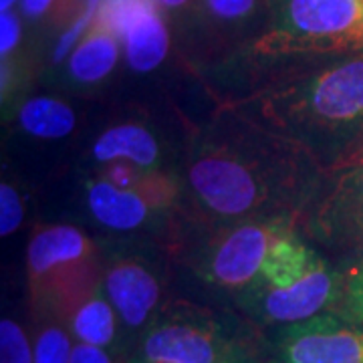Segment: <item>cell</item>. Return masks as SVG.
<instances>
[{"mask_svg": "<svg viewBox=\"0 0 363 363\" xmlns=\"http://www.w3.org/2000/svg\"><path fill=\"white\" fill-rule=\"evenodd\" d=\"M307 218V233L331 247L363 248V166L333 172Z\"/></svg>", "mask_w": 363, "mask_h": 363, "instance_id": "9c48e42d", "label": "cell"}, {"mask_svg": "<svg viewBox=\"0 0 363 363\" xmlns=\"http://www.w3.org/2000/svg\"><path fill=\"white\" fill-rule=\"evenodd\" d=\"M21 128L43 140L65 138L77 125L75 111L61 99L52 97H33L23 104L18 111Z\"/></svg>", "mask_w": 363, "mask_h": 363, "instance_id": "2e32d148", "label": "cell"}, {"mask_svg": "<svg viewBox=\"0 0 363 363\" xmlns=\"http://www.w3.org/2000/svg\"><path fill=\"white\" fill-rule=\"evenodd\" d=\"M289 220H262L233 224L220 234L198 267V274L210 285L245 291L259 279L272 242L291 230Z\"/></svg>", "mask_w": 363, "mask_h": 363, "instance_id": "52a82bcc", "label": "cell"}, {"mask_svg": "<svg viewBox=\"0 0 363 363\" xmlns=\"http://www.w3.org/2000/svg\"><path fill=\"white\" fill-rule=\"evenodd\" d=\"M142 169L133 188H119L104 176L91 178L85 186L87 206L95 220L111 230H135L150 220L156 210H164L152 196L143 190Z\"/></svg>", "mask_w": 363, "mask_h": 363, "instance_id": "8fae6325", "label": "cell"}, {"mask_svg": "<svg viewBox=\"0 0 363 363\" xmlns=\"http://www.w3.org/2000/svg\"><path fill=\"white\" fill-rule=\"evenodd\" d=\"M355 166H363V133L362 138L357 142L351 145L350 150L339 157L337 162L333 164L331 168V174L333 172H339V169H347V168H355Z\"/></svg>", "mask_w": 363, "mask_h": 363, "instance_id": "cb8c5ba5", "label": "cell"}, {"mask_svg": "<svg viewBox=\"0 0 363 363\" xmlns=\"http://www.w3.org/2000/svg\"><path fill=\"white\" fill-rule=\"evenodd\" d=\"M272 28L257 40L260 55L363 52L362 0H283Z\"/></svg>", "mask_w": 363, "mask_h": 363, "instance_id": "5b68a950", "label": "cell"}, {"mask_svg": "<svg viewBox=\"0 0 363 363\" xmlns=\"http://www.w3.org/2000/svg\"><path fill=\"white\" fill-rule=\"evenodd\" d=\"M267 363H283V362H267Z\"/></svg>", "mask_w": 363, "mask_h": 363, "instance_id": "f546056e", "label": "cell"}, {"mask_svg": "<svg viewBox=\"0 0 363 363\" xmlns=\"http://www.w3.org/2000/svg\"><path fill=\"white\" fill-rule=\"evenodd\" d=\"M339 298L337 269H331L293 228L272 242L259 279L240 291V303L262 323L291 325L333 311Z\"/></svg>", "mask_w": 363, "mask_h": 363, "instance_id": "3957f363", "label": "cell"}, {"mask_svg": "<svg viewBox=\"0 0 363 363\" xmlns=\"http://www.w3.org/2000/svg\"><path fill=\"white\" fill-rule=\"evenodd\" d=\"M18 40H21V21L13 11H6L0 14V52H2V57L13 52Z\"/></svg>", "mask_w": 363, "mask_h": 363, "instance_id": "7402d4cb", "label": "cell"}, {"mask_svg": "<svg viewBox=\"0 0 363 363\" xmlns=\"http://www.w3.org/2000/svg\"><path fill=\"white\" fill-rule=\"evenodd\" d=\"M119 40L123 43L125 59L133 71L147 73L164 63L169 51V33L164 18L157 13L156 2L145 6L123 28Z\"/></svg>", "mask_w": 363, "mask_h": 363, "instance_id": "7c38bea8", "label": "cell"}, {"mask_svg": "<svg viewBox=\"0 0 363 363\" xmlns=\"http://www.w3.org/2000/svg\"><path fill=\"white\" fill-rule=\"evenodd\" d=\"M362 2H363V0H362Z\"/></svg>", "mask_w": 363, "mask_h": 363, "instance_id": "4dcf8cb0", "label": "cell"}, {"mask_svg": "<svg viewBox=\"0 0 363 363\" xmlns=\"http://www.w3.org/2000/svg\"><path fill=\"white\" fill-rule=\"evenodd\" d=\"M327 172L298 143L240 119L194 143L186 182L196 204L216 220L295 222Z\"/></svg>", "mask_w": 363, "mask_h": 363, "instance_id": "6da1fadb", "label": "cell"}, {"mask_svg": "<svg viewBox=\"0 0 363 363\" xmlns=\"http://www.w3.org/2000/svg\"><path fill=\"white\" fill-rule=\"evenodd\" d=\"M101 289L116 307L119 319L131 329L150 325L162 295L156 274L133 259L116 260L105 272Z\"/></svg>", "mask_w": 363, "mask_h": 363, "instance_id": "30bf717a", "label": "cell"}, {"mask_svg": "<svg viewBox=\"0 0 363 363\" xmlns=\"http://www.w3.org/2000/svg\"><path fill=\"white\" fill-rule=\"evenodd\" d=\"M339 298L333 311L363 325V252L337 267Z\"/></svg>", "mask_w": 363, "mask_h": 363, "instance_id": "e0dca14e", "label": "cell"}, {"mask_svg": "<svg viewBox=\"0 0 363 363\" xmlns=\"http://www.w3.org/2000/svg\"><path fill=\"white\" fill-rule=\"evenodd\" d=\"M190 2L192 0H156V4H160L166 11H180V9H186Z\"/></svg>", "mask_w": 363, "mask_h": 363, "instance_id": "484cf974", "label": "cell"}, {"mask_svg": "<svg viewBox=\"0 0 363 363\" xmlns=\"http://www.w3.org/2000/svg\"><path fill=\"white\" fill-rule=\"evenodd\" d=\"M71 363H111V359L104 347L77 343V345H73Z\"/></svg>", "mask_w": 363, "mask_h": 363, "instance_id": "603a6c76", "label": "cell"}, {"mask_svg": "<svg viewBox=\"0 0 363 363\" xmlns=\"http://www.w3.org/2000/svg\"><path fill=\"white\" fill-rule=\"evenodd\" d=\"M274 345L283 363H363V325L325 311L283 325Z\"/></svg>", "mask_w": 363, "mask_h": 363, "instance_id": "ba28073f", "label": "cell"}, {"mask_svg": "<svg viewBox=\"0 0 363 363\" xmlns=\"http://www.w3.org/2000/svg\"><path fill=\"white\" fill-rule=\"evenodd\" d=\"M279 2H283V0H269V4H271V6H274V4H279Z\"/></svg>", "mask_w": 363, "mask_h": 363, "instance_id": "f1b7e54d", "label": "cell"}, {"mask_svg": "<svg viewBox=\"0 0 363 363\" xmlns=\"http://www.w3.org/2000/svg\"><path fill=\"white\" fill-rule=\"evenodd\" d=\"M0 363H35V347L13 319L0 321Z\"/></svg>", "mask_w": 363, "mask_h": 363, "instance_id": "ac0fdd59", "label": "cell"}, {"mask_svg": "<svg viewBox=\"0 0 363 363\" xmlns=\"http://www.w3.org/2000/svg\"><path fill=\"white\" fill-rule=\"evenodd\" d=\"M52 0H21V11L26 16H40L49 11Z\"/></svg>", "mask_w": 363, "mask_h": 363, "instance_id": "d4e9b609", "label": "cell"}, {"mask_svg": "<svg viewBox=\"0 0 363 363\" xmlns=\"http://www.w3.org/2000/svg\"><path fill=\"white\" fill-rule=\"evenodd\" d=\"M238 353L210 313L182 303L150 321L133 363H226Z\"/></svg>", "mask_w": 363, "mask_h": 363, "instance_id": "8992f818", "label": "cell"}, {"mask_svg": "<svg viewBox=\"0 0 363 363\" xmlns=\"http://www.w3.org/2000/svg\"><path fill=\"white\" fill-rule=\"evenodd\" d=\"M117 329V311L104 289H97L75 311L71 313V331L79 343L107 347L113 343Z\"/></svg>", "mask_w": 363, "mask_h": 363, "instance_id": "9a60e30c", "label": "cell"}, {"mask_svg": "<svg viewBox=\"0 0 363 363\" xmlns=\"http://www.w3.org/2000/svg\"><path fill=\"white\" fill-rule=\"evenodd\" d=\"M73 345L63 327H45L35 343V363H71Z\"/></svg>", "mask_w": 363, "mask_h": 363, "instance_id": "d6986e66", "label": "cell"}, {"mask_svg": "<svg viewBox=\"0 0 363 363\" xmlns=\"http://www.w3.org/2000/svg\"><path fill=\"white\" fill-rule=\"evenodd\" d=\"M14 2H16V0H0V11H2V13L11 11V9H13Z\"/></svg>", "mask_w": 363, "mask_h": 363, "instance_id": "4316f807", "label": "cell"}, {"mask_svg": "<svg viewBox=\"0 0 363 363\" xmlns=\"http://www.w3.org/2000/svg\"><path fill=\"white\" fill-rule=\"evenodd\" d=\"M260 0H202V9L218 23L234 25L248 21L259 11Z\"/></svg>", "mask_w": 363, "mask_h": 363, "instance_id": "ffe728a7", "label": "cell"}, {"mask_svg": "<svg viewBox=\"0 0 363 363\" xmlns=\"http://www.w3.org/2000/svg\"><path fill=\"white\" fill-rule=\"evenodd\" d=\"M25 218V204L13 184L2 182L0 186V234H13Z\"/></svg>", "mask_w": 363, "mask_h": 363, "instance_id": "44dd1931", "label": "cell"}, {"mask_svg": "<svg viewBox=\"0 0 363 363\" xmlns=\"http://www.w3.org/2000/svg\"><path fill=\"white\" fill-rule=\"evenodd\" d=\"M119 61V39L101 25H93L69 57V73L79 83L104 81Z\"/></svg>", "mask_w": 363, "mask_h": 363, "instance_id": "5bb4252c", "label": "cell"}, {"mask_svg": "<svg viewBox=\"0 0 363 363\" xmlns=\"http://www.w3.org/2000/svg\"><path fill=\"white\" fill-rule=\"evenodd\" d=\"M93 157L99 164L128 162L138 168L154 169L160 162V143L140 123H121L105 130L93 143Z\"/></svg>", "mask_w": 363, "mask_h": 363, "instance_id": "4fadbf2b", "label": "cell"}, {"mask_svg": "<svg viewBox=\"0 0 363 363\" xmlns=\"http://www.w3.org/2000/svg\"><path fill=\"white\" fill-rule=\"evenodd\" d=\"M33 298L40 307L73 313L97 286V252L85 234L69 224L37 228L26 248Z\"/></svg>", "mask_w": 363, "mask_h": 363, "instance_id": "277c9868", "label": "cell"}, {"mask_svg": "<svg viewBox=\"0 0 363 363\" xmlns=\"http://www.w3.org/2000/svg\"><path fill=\"white\" fill-rule=\"evenodd\" d=\"M234 116L298 143L319 162L333 145L341 157L363 133V52L267 89Z\"/></svg>", "mask_w": 363, "mask_h": 363, "instance_id": "7a4b0ae2", "label": "cell"}, {"mask_svg": "<svg viewBox=\"0 0 363 363\" xmlns=\"http://www.w3.org/2000/svg\"><path fill=\"white\" fill-rule=\"evenodd\" d=\"M226 363H247V355H242V353H238L236 357H233L230 362H226Z\"/></svg>", "mask_w": 363, "mask_h": 363, "instance_id": "83f0119b", "label": "cell"}]
</instances>
